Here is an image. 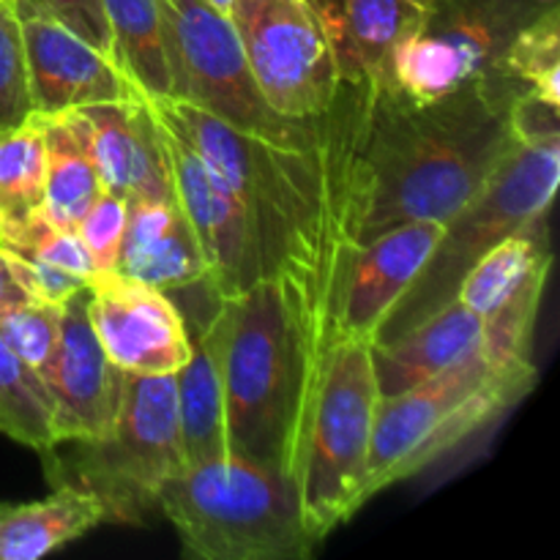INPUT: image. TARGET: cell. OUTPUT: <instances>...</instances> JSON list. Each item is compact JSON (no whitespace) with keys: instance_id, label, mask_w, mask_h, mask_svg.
<instances>
[{"instance_id":"6da1fadb","label":"cell","mask_w":560,"mask_h":560,"mask_svg":"<svg viewBox=\"0 0 560 560\" xmlns=\"http://www.w3.org/2000/svg\"><path fill=\"white\" fill-rule=\"evenodd\" d=\"M381 82L342 80L323 113L257 137L184 98H145L244 202L262 279H277L301 361L304 443L337 348L339 312L370 208L366 137Z\"/></svg>"},{"instance_id":"7a4b0ae2","label":"cell","mask_w":560,"mask_h":560,"mask_svg":"<svg viewBox=\"0 0 560 560\" xmlns=\"http://www.w3.org/2000/svg\"><path fill=\"white\" fill-rule=\"evenodd\" d=\"M525 93L528 88L501 71L470 77L427 102L377 85L361 244L410 219L446 224L468 206L517 145L514 109Z\"/></svg>"},{"instance_id":"3957f363","label":"cell","mask_w":560,"mask_h":560,"mask_svg":"<svg viewBox=\"0 0 560 560\" xmlns=\"http://www.w3.org/2000/svg\"><path fill=\"white\" fill-rule=\"evenodd\" d=\"M230 454L299 479L304 454L301 361L277 279L219 301Z\"/></svg>"},{"instance_id":"277c9868","label":"cell","mask_w":560,"mask_h":560,"mask_svg":"<svg viewBox=\"0 0 560 560\" xmlns=\"http://www.w3.org/2000/svg\"><path fill=\"white\" fill-rule=\"evenodd\" d=\"M539 383L530 355L490 348L427 377L419 386L377 399L364 476V501L421 474L459 443L523 402Z\"/></svg>"},{"instance_id":"5b68a950","label":"cell","mask_w":560,"mask_h":560,"mask_svg":"<svg viewBox=\"0 0 560 560\" xmlns=\"http://www.w3.org/2000/svg\"><path fill=\"white\" fill-rule=\"evenodd\" d=\"M159 509L191 558L304 560L317 547L301 517L293 476L235 454L186 465L164 481Z\"/></svg>"},{"instance_id":"8992f818","label":"cell","mask_w":560,"mask_h":560,"mask_svg":"<svg viewBox=\"0 0 560 560\" xmlns=\"http://www.w3.org/2000/svg\"><path fill=\"white\" fill-rule=\"evenodd\" d=\"M47 479L80 487L113 523H142L159 509L164 481L186 468L175 375H129L113 432L98 441H60L42 454Z\"/></svg>"},{"instance_id":"52a82bcc","label":"cell","mask_w":560,"mask_h":560,"mask_svg":"<svg viewBox=\"0 0 560 560\" xmlns=\"http://www.w3.org/2000/svg\"><path fill=\"white\" fill-rule=\"evenodd\" d=\"M558 178L560 131L520 135L517 145L487 180L485 189L448 219L430 260L402 301L394 306L375 342H392L457 299L459 282L481 255L501 244L506 235L550 213Z\"/></svg>"},{"instance_id":"ba28073f","label":"cell","mask_w":560,"mask_h":560,"mask_svg":"<svg viewBox=\"0 0 560 560\" xmlns=\"http://www.w3.org/2000/svg\"><path fill=\"white\" fill-rule=\"evenodd\" d=\"M377 399L370 342H339L328 355L295 479L301 517L317 545L366 503L364 476Z\"/></svg>"},{"instance_id":"9c48e42d","label":"cell","mask_w":560,"mask_h":560,"mask_svg":"<svg viewBox=\"0 0 560 560\" xmlns=\"http://www.w3.org/2000/svg\"><path fill=\"white\" fill-rule=\"evenodd\" d=\"M170 96L197 104L224 124L257 137H284L299 118L262 102L233 20L208 0H162Z\"/></svg>"},{"instance_id":"30bf717a","label":"cell","mask_w":560,"mask_h":560,"mask_svg":"<svg viewBox=\"0 0 560 560\" xmlns=\"http://www.w3.org/2000/svg\"><path fill=\"white\" fill-rule=\"evenodd\" d=\"M558 9L560 0H432L419 33L394 58L388 88L427 102L495 71L520 33Z\"/></svg>"},{"instance_id":"8fae6325","label":"cell","mask_w":560,"mask_h":560,"mask_svg":"<svg viewBox=\"0 0 560 560\" xmlns=\"http://www.w3.org/2000/svg\"><path fill=\"white\" fill-rule=\"evenodd\" d=\"M230 20L273 113L310 118L334 102L342 77L315 0H235Z\"/></svg>"},{"instance_id":"7c38bea8","label":"cell","mask_w":560,"mask_h":560,"mask_svg":"<svg viewBox=\"0 0 560 560\" xmlns=\"http://www.w3.org/2000/svg\"><path fill=\"white\" fill-rule=\"evenodd\" d=\"M156 124L170 189L200 244L208 268V290L217 301L235 299L262 279L244 202L178 131L159 118Z\"/></svg>"},{"instance_id":"4fadbf2b","label":"cell","mask_w":560,"mask_h":560,"mask_svg":"<svg viewBox=\"0 0 560 560\" xmlns=\"http://www.w3.org/2000/svg\"><path fill=\"white\" fill-rule=\"evenodd\" d=\"M88 293L93 331L118 370L175 375L189 361V326L167 293L118 271L93 273Z\"/></svg>"},{"instance_id":"5bb4252c","label":"cell","mask_w":560,"mask_h":560,"mask_svg":"<svg viewBox=\"0 0 560 560\" xmlns=\"http://www.w3.org/2000/svg\"><path fill=\"white\" fill-rule=\"evenodd\" d=\"M88 288L63 301L58 350L47 372L52 438L98 441L113 432L126 392V372L109 361L88 315Z\"/></svg>"},{"instance_id":"9a60e30c","label":"cell","mask_w":560,"mask_h":560,"mask_svg":"<svg viewBox=\"0 0 560 560\" xmlns=\"http://www.w3.org/2000/svg\"><path fill=\"white\" fill-rule=\"evenodd\" d=\"M11 9L22 27L36 113L55 115L88 104L142 96L107 52L71 33L36 0H14Z\"/></svg>"},{"instance_id":"2e32d148","label":"cell","mask_w":560,"mask_h":560,"mask_svg":"<svg viewBox=\"0 0 560 560\" xmlns=\"http://www.w3.org/2000/svg\"><path fill=\"white\" fill-rule=\"evenodd\" d=\"M443 228L446 224L435 219H410L359 246L339 312L337 345L350 339L375 342L381 326L430 260Z\"/></svg>"},{"instance_id":"e0dca14e","label":"cell","mask_w":560,"mask_h":560,"mask_svg":"<svg viewBox=\"0 0 560 560\" xmlns=\"http://www.w3.org/2000/svg\"><path fill=\"white\" fill-rule=\"evenodd\" d=\"M80 113L88 124L93 162L104 189L126 200L173 195L159 124L145 96L88 104Z\"/></svg>"},{"instance_id":"ac0fdd59","label":"cell","mask_w":560,"mask_h":560,"mask_svg":"<svg viewBox=\"0 0 560 560\" xmlns=\"http://www.w3.org/2000/svg\"><path fill=\"white\" fill-rule=\"evenodd\" d=\"M342 80L392 85L394 58L419 33L432 0H315Z\"/></svg>"},{"instance_id":"d6986e66","label":"cell","mask_w":560,"mask_h":560,"mask_svg":"<svg viewBox=\"0 0 560 560\" xmlns=\"http://www.w3.org/2000/svg\"><path fill=\"white\" fill-rule=\"evenodd\" d=\"M115 271L167 295L206 284L208 268L200 244L173 195L129 200V219Z\"/></svg>"},{"instance_id":"ffe728a7","label":"cell","mask_w":560,"mask_h":560,"mask_svg":"<svg viewBox=\"0 0 560 560\" xmlns=\"http://www.w3.org/2000/svg\"><path fill=\"white\" fill-rule=\"evenodd\" d=\"M485 348V320L454 299L392 342L370 345L381 399L397 397L427 377Z\"/></svg>"},{"instance_id":"44dd1931","label":"cell","mask_w":560,"mask_h":560,"mask_svg":"<svg viewBox=\"0 0 560 560\" xmlns=\"http://www.w3.org/2000/svg\"><path fill=\"white\" fill-rule=\"evenodd\" d=\"M189 337V361L175 372L180 446L186 465L217 463L230 457L217 312Z\"/></svg>"},{"instance_id":"7402d4cb","label":"cell","mask_w":560,"mask_h":560,"mask_svg":"<svg viewBox=\"0 0 560 560\" xmlns=\"http://www.w3.org/2000/svg\"><path fill=\"white\" fill-rule=\"evenodd\" d=\"M107 523V509L91 492L58 485L31 503H0V560H36Z\"/></svg>"},{"instance_id":"603a6c76","label":"cell","mask_w":560,"mask_h":560,"mask_svg":"<svg viewBox=\"0 0 560 560\" xmlns=\"http://www.w3.org/2000/svg\"><path fill=\"white\" fill-rule=\"evenodd\" d=\"M550 266V230H547V217H541L481 255L459 282L457 299L470 306L481 320H490L528 288L545 284Z\"/></svg>"},{"instance_id":"cb8c5ba5","label":"cell","mask_w":560,"mask_h":560,"mask_svg":"<svg viewBox=\"0 0 560 560\" xmlns=\"http://www.w3.org/2000/svg\"><path fill=\"white\" fill-rule=\"evenodd\" d=\"M42 115V113H38ZM47 184H44V217L55 228L77 230L80 219L104 189L93 162L88 124L80 109L42 115Z\"/></svg>"},{"instance_id":"d4e9b609","label":"cell","mask_w":560,"mask_h":560,"mask_svg":"<svg viewBox=\"0 0 560 560\" xmlns=\"http://www.w3.org/2000/svg\"><path fill=\"white\" fill-rule=\"evenodd\" d=\"M109 55L145 98L170 96L162 0H102Z\"/></svg>"},{"instance_id":"484cf974","label":"cell","mask_w":560,"mask_h":560,"mask_svg":"<svg viewBox=\"0 0 560 560\" xmlns=\"http://www.w3.org/2000/svg\"><path fill=\"white\" fill-rule=\"evenodd\" d=\"M47 153L42 115L0 131V238L44 211Z\"/></svg>"},{"instance_id":"4316f807","label":"cell","mask_w":560,"mask_h":560,"mask_svg":"<svg viewBox=\"0 0 560 560\" xmlns=\"http://www.w3.org/2000/svg\"><path fill=\"white\" fill-rule=\"evenodd\" d=\"M49 394L0 334V432L38 454L55 446Z\"/></svg>"},{"instance_id":"83f0119b","label":"cell","mask_w":560,"mask_h":560,"mask_svg":"<svg viewBox=\"0 0 560 560\" xmlns=\"http://www.w3.org/2000/svg\"><path fill=\"white\" fill-rule=\"evenodd\" d=\"M547 104H560V9L525 27L498 69Z\"/></svg>"},{"instance_id":"f1b7e54d","label":"cell","mask_w":560,"mask_h":560,"mask_svg":"<svg viewBox=\"0 0 560 560\" xmlns=\"http://www.w3.org/2000/svg\"><path fill=\"white\" fill-rule=\"evenodd\" d=\"M60 317H63V304H52V301L44 299L27 301V304H20L0 315L3 339L14 350L16 359L27 370L36 372L42 383L47 381L49 364H52V355L58 350Z\"/></svg>"},{"instance_id":"f546056e","label":"cell","mask_w":560,"mask_h":560,"mask_svg":"<svg viewBox=\"0 0 560 560\" xmlns=\"http://www.w3.org/2000/svg\"><path fill=\"white\" fill-rule=\"evenodd\" d=\"M36 113L27 77L25 44L14 9L0 3V131L20 126Z\"/></svg>"},{"instance_id":"4dcf8cb0","label":"cell","mask_w":560,"mask_h":560,"mask_svg":"<svg viewBox=\"0 0 560 560\" xmlns=\"http://www.w3.org/2000/svg\"><path fill=\"white\" fill-rule=\"evenodd\" d=\"M126 219H129V200L102 189L93 206L85 211V217L80 219V224H77V233H80L82 244L91 255L96 273L115 271V266H118Z\"/></svg>"},{"instance_id":"1f68e13d","label":"cell","mask_w":560,"mask_h":560,"mask_svg":"<svg viewBox=\"0 0 560 560\" xmlns=\"http://www.w3.org/2000/svg\"><path fill=\"white\" fill-rule=\"evenodd\" d=\"M36 3L63 22L71 33L109 55V27L102 0H36Z\"/></svg>"},{"instance_id":"d6a6232c","label":"cell","mask_w":560,"mask_h":560,"mask_svg":"<svg viewBox=\"0 0 560 560\" xmlns=\"http://www.w3.org/2000/svg\"><path fill=\"white\" fill-rule=\"evenodd\" d=\"M36 299L38 290L33 282L31 262L0 246V315Z\"/></svg>"},{"instance_id":"836d02e7","label":"cell","mask_w":560,"mask_h":560,"mask_svg":"<svg viewBox=\"0 0 560 560\" xmlns=\"http://www.w3.org/2000/svg\"><path fill=\"white\" fill-rule=\"evenodd\" d=\"M208 3H211L217 11H222V14L230 16V11H233L235 0H208Z\"/></svg>"},{"instance_id":"e575fe53","label":"cell","mask_w":560,"mask_h":560,"mask_svg":"<svg viewBox=\"0 0 560 560\" xmlns=\"http://www.w3.org/2000/svg\"><path fill=\"white\" fill-rule=\"evenodd\" d=\"M0 3H5V5H11V3H14V0H0Z\"/></svg>"}]
</instances>
